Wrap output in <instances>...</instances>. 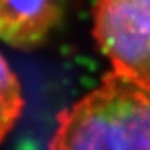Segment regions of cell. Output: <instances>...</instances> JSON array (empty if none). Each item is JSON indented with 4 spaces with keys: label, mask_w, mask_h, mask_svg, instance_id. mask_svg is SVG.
Wrapping results in <instances>:
<instances>
[{
    "label": "cell",
    "mask_w": 150,
    "mask_h": 150,
    "mask_svg": "<svg viewBox=\"0 0 150 150\" xmlns=\"http://www.w3.org/2000/svg\"><path fill=\"white\" fill-rule=\"evenodd\" d=\"M93 36L112 70L150 85V0H99Z\"/></svg>",
    "instance_id": "obj_2"
},
{
    "label": "cell",
    "mask_w": 150,
    "mask_h": 150,
    "mask_svg": "<svg viewBox=\"0 0 150 150\" xmlns=\"http://www.w3.org/2000/svg\"><path fill=\"white\" fill-rule=\"evenodd\" d=\"M64 16V0H0V40L31 50L49 38Z\"/></svg>",
    "instance_id": "obj_3"
},
{
    "label": "cell",
    "mask_w": 150,
    "mask_h": 150,
    "mask_svg": "<svg viewBox=\"0 0 150 150\" xmlns=\"http://www.w3.org/2000/svg\"><path fill=\"white\" fill-rule=\"evenodd\" d=\"M56 120L49 150H150V85L112 70Z\"/></svg>",
    "instance_id": "obj_1"
},
{
    "label": "cell",
    "mask_w": 150,
    "mask_h": 150,
    "mask_svg": "<svg viewBox=\"0 0 150 150\" xmlns=\"http://www.w3.org/2000/svg\"><path fill=\"white\" fill-rule=\"evenodd\" d=\"M24 110L21 83L0 54V143L14 128Z\"/></svg>",
    "instance_id": "obj_4"
}]
</instances>
